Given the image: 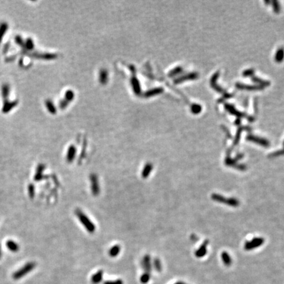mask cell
I'll return each instance as SVG.
<instances>
[{
    "instance_id": "cell-1",
    "label": "cell",
    "mask_w": 284,
    "mask_h": 284,
    "mask_svg": "<svg viewBox=\"0 0 284 284\" xmlns=\"http://www.w3.org/2000/svg\"><path fill=\"white\" fill-rule=\"evenodd\" d=\"M76 214L78 218L79 219L80 222H81V224L84 226L85 228L88 230V232H94L95 230V225L92 223V221L90 220L89 218L84 213H83L80 210H76Z\"/></svg>"
},
{
    "instance_id": "cell-2",
    "label": "cell",
    "mask_w": 284,
    "mask_h": 284,
    "mask_svg": "<svg viewBox=\"0 0 284 284\" xmlns=\"http://www.w3.org/2000/svg\"><path fill=\"white\" fill-rule=\"evenodd\" d=\"M36 266V264L34 262H28V264H26L22 268L18 270L17 272H16L14 275H13V278H15V280L19 279L20 278L23 277L24 276L27 274L29 272H30L31 270H32L34 267Z\"/></svg>"
},
{
    "instance_id": "cell-3",
    "label": "cell",
    "mask_w": 284,
    "mask_h": 284,
    "mask_svg": "<svg viewBox=\"0 0 284 284\" xmlns=\"http://www.w3.org/2000/svg\"><path fill=\"white\" fill-rule=\"evenodd\" d=\"M225 108H226L227 111H229L230 113L232 114H234L235 116L239 117H245L246 119H249V120H253V119L251 117H249L248 115L245 114V113H243L242 112H239V111H237L235 109V107L233 106L232 105H230V104H225Z\"/></svg>"
},
{
    "instance_id": "cell-4",
    "label": "cell",
    "mask_w": 284,
    "mask_h": 284,
    "mask_svg": "<svg viewBox=\"0 0 284 284\" xmlns=\"http://www.w3.org/2000/svg\"><path fill=\"white\" fill-rule=\"evenodd\" d=\"M236 87L239 89L245 90H261L262 88H264V86L261 85H245L243 84H239V83L236 84Z\"/></svg>"
},
{
    "instance_id": "cell-5",
    "label": "cell",
    "mask_w": 284,
    "mask_h": 284,
    "mask_svg": "<svg viewBox=\"0 0 284 284\" xmlns=\"http://www.w3.org/2000/svg\"><path fill=\"white\" fill-rule=\"evenodd\" d=\"M91 184H92V190L94 195H97L100 192V186H99L98 179L95 175H92L90 177Z\"/></svg>"
},
{
    "instance_id": "cell-6",
    "label": "cell",
    "mask_w": 284,
    "mask_h": 284,
    "mask_svg": "<svg viewBox=\"0 0 284 284\" xmlns=\"http://www.w3.org/2000/svg\"><path fill=\"white\" fill-rule=\"evenodd\" d=\"M218 76H219V72H216V73L213 76L212 78H211V85H212V87L214 88V89H215V90L218 91V92H220V93H223L224 94V93H226V92H225V91L223 89H222V88H220L219 86V85H217V84L216 83L217 78L218 77Z\"/></svg>"
},
{
    "instance_id": "cell-7",
    "label": "cell",
    "mask_w": 284,
    "mask_h": 284,
    "mask_svg": "<svg viewBox=\"0 0 284 284\" xmlns=\"http://www.w3.org/2000/svg\"><path fill=\"white\" fill-rule=\"evenodd\" d=\"M152 170H153V165L151 164V163H147L143 168V171H142L141 172V176H143V178H144L148 177L150 174V173L151 172Z\"/></svg>"
},
{
    "instance_id": "cell-8",
    "label": "cell",
    "mask_w": 284,
    "mask_h": 284,
    "mask_svg": "<svg viewBox=\"0 0 284 284\" xmlns=\"http://www.w3.org/2000/svg\"><path fill=\"white\" fill-rule=\"evenodd\" d=\"M6 245L7 248L13 252H17L19 249V246H18V243L15 242L13 240H8L7 242Z\"/></svg>"
},
{
    "instance_id": "cell-9",
    "label": "cell",
    "mask_w": 284,
    "mask_h": 284,
    "mask_svg": "<svg viewBox=\"0 0 284 284\" xmlns=\"http://www.w3.org/2000/svg\"><path fill=\"white\" fill-rule=\"evenodd\" d=\"M284 58V48L283 47H280L277 50L275 55V60L276 62H282Z\"/></svg>"
},
{
    "instance_id": "cell-10",
    "label": "cell",
    "mask_w": 284,
    "mask_h": 284,
    "mask_svg": "<svg viewBox=\"0 0 284 284\" xmlns=\"http://www.w3.org/2000/svg\"><path fill=\"white\" fill-rule=\"evenodd\" d=\"M199 77V74L197 72H192V73H190L186 76H184L183 77H182L180 79L178 80V82H182L184 81V80H194L196 79Z\"/></svg>"
},
{
    "instance_id": "cell-11",
    "label": "cell",
    "mask_w": 284,
    "mask_h": 284,
    "mask_svg": "<svg viewBox=\"0 0 284 284\" xmlns=\"http://www.w3.org/2000/svg\"><path fill=\"white\" fill-rule=\"evenodd\" d=\"M120 247L119 245H114L113 247H112V248L109 250V254L110 256H117L119 253H120Z\"/></svg>"
},
{
    "instance_id": "cell-12",
    "label": "cell",
    "mask_w": 284,
    "mask_h": 284,
    "mask_svg": "<svg viewBox=\"0 0 284 284\" xmlns=\"http://www.w3.org/2000/svg\"><path fill=\"white\" fill-rule=\"evenodd\" d=\"M252 80H253L254 82H256V83H257V84H259V85H262V86H264V87L266 86V85H268L270 84V82L268 81H266V80H262L261 78H259L255 77V76L253 77Z\"/></svg>"
},
{
    "instance_id": "cell-13",
    "label": "cell",
    "mask_w": 284,
    "mask_h": 284,
    "mask_svg": "<svg viewBox=\"0 0 284 284\" xmlns=\"http://www.w3.org/2000/svg\"><path fill=\"white\" fill-rule=\"evenodd\" d=\"M44 167L43 165H40L38 168H37V172H36V174L35 176V180H37V181H38L40 180V179H41V178H42V172H43V170H44Z\"/></svg>"
},
{
    "instance_id": "cell-14",
    "label": "cell",
    "mask_w": 284,
    "mask_h": 284,
    "mask_svg": "<svg viewBox=\"0 0 284 284\" xmlns=\"http://www.w3.org/2000/svg\"><path fill=\"white\" fill-rule=\"evenodd\" d=\"M191 111L195 114H198L201 111V107L198 104H194L191 106Z\"/></svg>"
},
{
    "instance_id": "cell-15",
    "label": "cell",
    "mask_w": 284,
    "mask_h": 284,
    "mask_svg": "<svg viewBox=\"0 0 284 284\" xmlns=\"http://www.w3.org/2000/svg\"><path fill=\"white\" fill-rule=\"evenodd\" d=\"M249 140H254V141H258V143H261L262 145H265L266 143H267V142L266 141H265L264 140H263V139L254 138V137H252V136H249Z\"/></svg>"
},
{
    "instance_id": "cell-16",
    "label": "cell",
    "mask_w": 284,
    "mask_h": 284,
    "mask_svg": "<svg viewBox=\"0 0 284 284\" xmlns=\"http://www.w3.org/2000/svg\"><path fill=\"white\" fill-rule=\"evenodd\" d=\"M69 153H68V155H67V160H69V161H70L71 162L72 160H73L74 159V155H75V151H74V149H71L70 150V151H69Z\"/></svg>"
},
{
    "instance_id": "cell-17",
    "label": "cell",
    "mask_w": 284,
    "mask_h": 284,
    "mask_svg": "<svg viewBox=\"0 0 284 284\" xmlns=\"http://www.w3.org/2000/svg\"><path fill=\"white\" fill-rule=\"evenodd\" d=\"M272 4H273V7H274V11L276 13H279L280 11V6L279 3H278L277 1H272Z\"/></svg>"
},
{
    "instance_id": "cell-18",
    "label": "cell",
    "mask_w": 284,
    "mask_h": 284,
    "mask_svg": "<svg viewBox=\"0 0 284 284\" xmlns=\"http://www.w3.org/2000/svg\"><path fill=\"white\" fill-rule=\"evenodd\" d=\"M254 71L253 69H248V70H246L243 72V75L244 76H250L252 74H253Z\"/></svg>"
},
{
    "instance_id": "cell-19",
    "label": "cell",
    "mask_w": 284,
    "mask_h": 284,
    "mask_svg": "<svg viewBox=\"0 0 284 284\" xmlns=\"http://www.w3.org/2000/svg\"><path fill=\"white\" fill-rule=\"evenodd\" d=\"M28 191L30 197H33L34 195V187L33 186V185H30V186H29Z\"/></svg>"
},
{
    "instance_id": "cell-20",
    "label": "cell",
    "mask_w": 284,
    "mask_h": 284,
    "mask_svg": "<svg viewBox=\"0 0 284 284\" xmlns=\"http://www.w3.org/2000/svg\"><path fill=\"white\" fill-rule=\"evenodd\" d=\"M1 245H0V257H1Z\"/></svg>"
}]
</instances>
